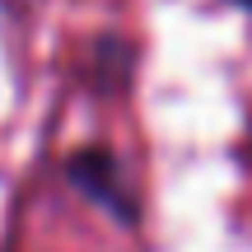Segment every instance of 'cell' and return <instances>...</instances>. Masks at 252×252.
Wrapping results in <instances>:
<instances>
[{
    "mask_svg": "<svg viewBox=\"0 0 252 252\" xmlns=\"http://www.w3.org/2000/svg\"><path fill=\"white\" fill-rule=\"evenodd\" d=\"M243 5H248V9H252V0H243Z\"/></svg>",
    "mask_w": 252,
    "mask_h": 252,
    "instance_id": "cell-1",
    "label": "cell"
}]
</instances>
